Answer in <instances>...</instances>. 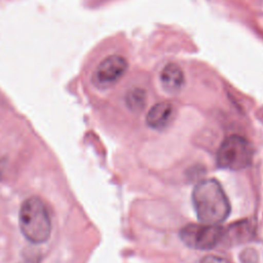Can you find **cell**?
Wrapping results in <instances>:
<instances>
[{
  "label": "cell",
  "instance_id": "cell-12",
  "mask_svg": "<svg viewBox=\"0 0 263 263\" xmlns=\"http://www.w3.org/2000/svg\"><path fill=\"white\" fill-rule=\"evenodd\" d=\"M4 167H5V161L3 159L0 158V179L3 175V172H4Z\"/></svg>",
  "mask_w": 263,
  "mask_h": 263
},
{
  "label": "cell",
  "instance_id": "cell-7",
  "mask_svg": "<svg viewBox=\"0 0 263 263\" xmlns=\"http://www.w3.org/2000/svg\"><path fill=\"white\" fill-rule=\"evenodd\" d=\"M174 106L167 102L155 104L147 113L146 121L148 125L155 129L166 127L174 116Z\"/></svg>",
  "mask_w": 263,
  "mask_h": 263
},
{
  "label": "cell",
  "instance_id": "cell-10",
  "mask_svg": "<svg viewBox=\"0 0 263 263\" xmlns=\"http://www.w3.org/2000/svg\"><path fill=\"white\" fill-rule=\"evenodd\" d=\"M200 263H230V262L222 257H219V256L208 255L201 259Z\"/></svg>",
  "mask_w": 263,
  "mask_h": 263
},
{
  "label": "cell",
  "instance_id": "cell-6",
  "mask_svg": "<svg viewBox=\"0 0 263 263\" xmlns=\"http://www.w3.org/2000/svg\"><path fill=\"white\" fill-rule=\"evenodd\" d=\"M185 82L183 70L177 64H166L160 72V84L168 93L179 92Z\"/></svg>",
  "mask_w": 263,
  "mask_h": 263
},
{
  "label": "cell",
  "instance_id": "cell-11",
  "mask_svg": "<svg viewBox=\"0 0 263 263\" xmlns=\"http://www.w3.org/2000/svg\"><path fill=\"white\" fill-rule=\"evenodd\" d=\"M22 263H39V259L32 257V258H29L27 260H24Z\"/></svg>",
  "mask_w": 263,
  "mask_h": 263
},
{
  "label": "cell",
  "instance_id": "cell-2",
  "mask_svg": "<svg viewBox=\"0 0 263 263\" xmlns=\"http://www.w3.org/2000/svg\"><path fill=\"white\" fill-rule=\"evenodd\" d=\"M18 222L23 235L33 243H44L50 237L49 214L42 199L37 196H31L22 203Z\"/></svg>",
  "mask_w": 263,
  "mask_h": 263
},
{
  "label": "cell",
  "instance_id": "cell-9",
  "mask_svg": "<svg viewBox=\"0 0 263 263\" xmlns=\"http://www.w3.org/2000/svg\"><path fill=\"white\" fill-rule=\"evenodd\" d=\"M126 105L133 110H140L145 105V95L141 89H134L126 96Z\"/></svg>",
  "mask_w": 263,
  "mask_h": 263
},
{
  "label": "cell",
  "instance_id": "cell-5",
  "mask_svg": "<svg viewBox=\"0 0 263 263\" xmlns=\"http://www.w3.org/2000/svg\"><path fill=\"white\" fill-rule=\"evenodd\" d=\"M127 68L128 63L124 57L119 54L108 55L95 68L91 75V82L100 89L109 88L123 77Z\"/></svg>",
  "mask_w": 263,
  "mask_h": 263
},
{
  "label": "cell",
  "instance_id": "cell-3",
  "mask_svg": "<svg viewBox=\"0 0 263 263\" xmlns=\"http://www.w3.org/2000/svg\"><path fill=\"white\" fill-rule=\"evenodd\" d=\"M252 156L250 142L241 136L233 135L221 143L217 152V164L224 170L239 171L250 165Z\"/></svg>",
  "mask_w": 263,
  "mask_h": 263
},
{
  "label": "cell",
  "instance_id": "cell-4",
  "mask_svg": "<svg viewBox=\"0 0 263 263\" xmlns=\"http://www.w3.org/2000/svg\"><path fill=\"white\" fill-rule=\"evenodd\" d=\"M224 228L212 224H189L180 231L185 245L195 250H211L222 241Z\"/></svg>",
  "mask_w": 263,
  "mask_h": 263
},
{
  "label": "cell",
  "instance_id": "cell-8",
  "mask_svg": "<svg viewBox=\"0 0 263 263\" xmlns=\"http://www.w3.org/2000/svg\"><path fill=\"white\" fill-rule=\"evenodd\" d=\"M250 229H251V225L248 224L247 221H243V222L241 221L236 224H233L229 226L227 229H224L222 240L227 239L230 242L241 240L250 234Z\"/></svg>",
  "mask_w": 263,
  "mask_h": 263
},
{
  "label": "cell",
  "instance_id": "cell-1",
  "mask_svg": "<svg viewBox=\"0 0 263 263\" xmlns=\"http://www.w3.org/2000/svg\"><path fill=\"white\" fill-rule=\"evenodd\" d=\"M192 202L200 223L218 225L230 214V202L222 186L215 179H205L192 191Z\"/></svg>",
  "mask_w": 263,
  "mask_h": 263
}]
</instances>
